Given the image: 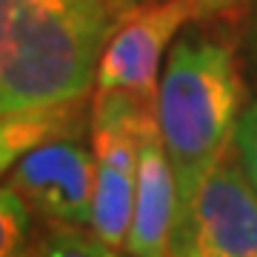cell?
<instances>
[{"instance_id":"1","label":"cell","mask_w":257,"mask_h":257,"mask_svg":"<svg viewBox=\"0 0 257 257\" xmlns=\"http://www.w3.org/2000/svg\"><path fill=\"white\" fill-rule=\"evenodd\" d=\"M126 0H0V114L77 103Z\"/></svg>"},{"instance_id":"2","label":"cell","mask_w":257,"mask_h":257,"mask_svg":"<svg viewBox=\"0 0 257 257\" xmlns=\"http://www.w3.org/2000/svg\"><path fill=\"white\" fill-rule=\"evenodd\" d=\"M246 83L229 43L206 35L180 37L157 83V126L177 183V217L203 177L234 143Z\"/></svg>"},{"instance_id":"3","label":"cell","mask_w":257,"mask_h":257,"mask_svg":"<svg viewBox=\"0 0 257 257\" xmlns=\"http://www.w3.org/2000/svg\"><path fill=\"white\" fill-rule=\"evenodd\" d=\"M157 117L155 100L128 92H97L92 103L94 206L92 229L111 248L126 246L138 192V138Z\"/></svg>"},{"instance_id":"4","label":"cell","mask_w":257,"mask_h":257,"mask_svg":"<svg viewBox=\"0 0 257 257\" xmlns=\"http://www.w3.org/2000/svg\"><path fill=\"white\" fill-rule=\"evenodd\" d=\"M172 257H257V192L234 155V143L177 217Z\"/></svg>"},{"instance_id":"5","label":"cell","mask_w":257,"mask_h":257,"mask_svg":"<svg viewBox=\"0 0 257 257\" xmlns=\"http://www.w3.org/2000/svg\"><path fill=\"white\" fill-rule=\"evenodd\" d=\"M192 20H197L192 0H155L126 9L97 63V92H128L155 100L160 60Z\"/></svg>"},{"instance_id":"6","label":"cell","mask_w":257,"mask_h":257,"mask_svg":"<svg viewBox=\"0 0 257 257\" xmlns=\"http://www.w3.org/2000/svg\"><path fill=\"white\" fill-rule=\"evenodd\" d=\"M9 186L55 226H89L94 206V155L72 140H46L32 149Z\"/></svg>"},{"instance_id":"7","label":"cell","mask_w":257,"mask_h":257,"mask_svg":"<svg viewBox=\"0 0 257 257\" xmlns=\"http://www.w3.org/2000/svg\"><path fill=\"white\" fill-rule=\"evenodd\" d=\"M175 223L177 183L155 117L138 138V192L123 251L132 257H172Z\"/></svg>"},{"instance_id":"8","label":"cell","mask_w":257,"mask_h":257,"mask_svg":"<svg viewBox=\"0 0 257 257\" xmlns=\"http://www.w3.org/2000/svg\"><path fill=\"white\" fill-rule=\"evenodd\" d=\"M72 120L74 103L0 114V177L12 166H18L32 149H37L40 143H46L52 138H60Z\"/></svg>"},{"instance_id":"9","label":"cell","mask_w":257,"mask_h":257,"mask_svg":"<svg viewBox=\"0 0 257 257\" xmlns=\"http://www.w3.org/2000/svg\"><path fill=\"white\" fill-rule=\"evenodd\" d=\"M37 257H132L120 254L97 234H83L80 226H55L37 246Z\"/></svg>"},{"instance_id":"10","label":"cell","mask_w":257,"mask_h":257,"mask_svg":"<svg viewBox=\"0 0 257 257\" xmlns=\"http://www.w3.org/2000/svg\"><path fill=\"white\" fill-rule=\"evenodd\" d=\"M29 234V203L12 186H0V257H18Z\"/></svg>"},{"instance_id":"11","label":"cell","mask_w":257,"mask_h":257,"mask_svg":"<svg viewBox=\"0 0 257 257\" xmlns=\"http://www.w3.org/2000/svg\"><path fill=\"white\" fill-rule=\"evenodd\" d=\"M234 155L257 192V103L246 106L234 128Z\"/></svg>"},{"instance_id":"12","label":"cell","mask_w":257,"mask_h":257,"mask_svg":"<svg viewBox=\"0 0 257 257\" xmlns=\"http://www.w3.org/2000/svg\"><path fill=\"white\" fill-rule=\"evenodd\" d=\"M237 3H243V0H192L197 20H200V18H211V15H220V12L237 6Z\"/></svg>"},{"instance_id":"13","label":"cell","mask_w":257,"mask_h":257,"mask_svg":"<svg viewBox=\"0 0 257 257\" xmlns=\"http://www.w3.org/2000/svg\"><path fill=\"white\" fill-rule=\"evenodd\" d=\"M248 66H251V74L257 80V18L254 26H251V37H248Z\"/></svg>"}]
</instances>
